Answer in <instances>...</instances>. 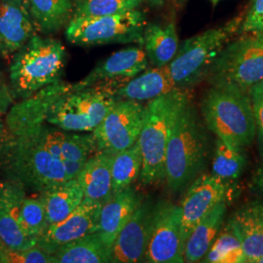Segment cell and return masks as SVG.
I'll return each mask as SVG.
<instances>
[{"label": "cell", "instance_id": "obj_1", "mask_svg": "<svg viewBox=\"0 0 263 263\" xmlns=\"http://www.w3.org/2000/svg\"><path fill=\"white\" fill-rule=\"evenodd\" d=\"M46 128L44 123L20 131L4 128L0 140V168L7 179L19 182L27 191L39 193L67 179L62 160L46 147Z\"/></svg>", "mask_w": 263, "mask_h": 263}, {"label": "cell", "instance_id": "obj_2", "mask_svg": "<svg viewBox=\"0 0 263 263\" xmlns=\"http://www.w3.org/2000/svg\"><path fill=\"white\" fill-rule=\"evenodd\" d=\"M208 137L189 97L179 108L166 151V179L170 190L179 193L197 178L207 161Z\"/></svg>", "mask_w": 263, "mask_h": 263}, {"label": "cell", "instance_id": "obj_3", "mask_svg": "<svg viewBox=\"0 0 263 263\" xmlns=\"http://www.w3.org/2000/svg\"><path fill=\"white\" fill-rule=\"evenodd\" d=\"M208 129L236 147L250 146L256 136L249 91L230 84H213L201 103Z\"/></svg>", "mask_w": 263, "mask_h": 263}, {"label": "cell", "instance_id": "obj_4", "mask_svg": "<svg viewBox=\"0 0 263 263\" xmlns=\"http://www.w3.org/2000/svg\"><path fill=\"white\" fill-rule=\"evenodd\" d=\"M66 48L51 37L34 34L14 55L9 68L11 94L25 100L61 81L66 66Z\"/></svg>", "mask_w": 263, "mask_h": 263}, {"label": "cell", "instance_id": "obj_5", "mask_svg": "<svg viewBox=\"0 0 263 263\" xmlns=\"http://www.w3.org/2000/svg\"><path fill=\"white\" fill-rule=\"evenodd\" d=\"M188 97L184 89L175 88L146 104L145 119L138 140L142 155L140 175L142 185H155L165 181L170 133L179 108Z\"/></svg>", "mask_w": 263, "mask_h": 263}, {"label": "cell", "instance_id": "obj_6", "mask_svg": "<svg viewBox=\"0 0 263 263\" xmlns=\"http://www.w3.org/2000/svg\"><path fill=\"white\" fill-rule=\"evenodd\" d=\"M237 17L219 28H211L183 41L168 67L176 88L185 89L207 77L216 58L228 40L240 30Z\"/></svg>", "mask_w": 263, "mask_h": 263}, {"label": "cell", "instance_id": "obj_7", "mask_svg": "<svg viewBox=\"0 0 263 263\" xmlns=\"http://www.w3.org/2000/svg\"><path fill=\"white\" fill-rule=\"evenodd\" d=\"M115 90L116 87L106 84L71 90L50 106L46 122L63 131L93 132L120 100Z\"/></svg>", "mask_w": 263, "mask_h": 263}, {"label": "cell", "instance_id": "obj_8", "mask_svg": "<svg viewBox=\"0 0 263 263\" xmlns=\"http://www.w3.org/2000/svg\"><path fill=\"white\" fill-rule=\"evenodd\" d=\"M145 17L140 10L102 17H73L66 28L67 40L78 46L142 43Z\"/></svg>", "mask_w": 263, "mask_h": 263}, {"label": "cell", "instance_id": "obj_9", "mask_svg": "<svg viewBox=\"0 0 263 263\" xmlns=\"http://www.w3.org/2000/svg\"><path fill=\"white\" fill-rule=\"evenodd\" d=\"M213 84H230L249 91L263 80V33L226 44L209 72Z\"/></svg>", "mask_w": 263, "mask_h": 263}, {"label": "cell", "instance_id": "obj_10", "mask_svg": "<svg viewBox=\"0 0 263 263\" xmlns=\"http://www.w3.org/2000/svg\"><path fill=\"white\" fill-rule=\"evenodd\" d=\"M239 187L236 181H226L213 174L199 175L187 186L179 205L181 209V231L185 245L188 235L216 205L233 202L238 196Z\"/></svg>", "mask_w": 263, "mask_h": 263}, {"label": "cell", "instance_id": "obj_11", "mask_svg": "<svg viewBox=\"0 0 263 263\" xmlns=\"http://www.w3.org/2000/svg\"><path fill=\"white\" fill-rule=\"evenodd\" d=\"M146 104L130 100H118L92 132L99 151L119 152L139 140L145 119Z\"/></svg>", "mask_w": 263, "mask_h": 263}, {"label": "cell", "instance_id": "obj_12", "mask_svg": "<svg viewBox=\"0 0 263 263\" xmlns=\"http://www.w3.org/2000/svg\"><path fill=\"white\" fill-rule=\"evenodd\" d=\"M181 209L169 201L155 204L151 237L144 262H184Z\"/></svg>", "mask_w": 263, "mask_h": 263}, {"label": "cell", "instance_id": "obj_13", "mask_svg": "<svg viewBox=\"0 0 263 263\" xmlns=\"http://www.w3.org/2000/svg\"><path fill=\"white\" fill-rule=\"evenodd\" d=\"M102 204L84 197L80 205L63 220L50 224L37 238L41 250L49 254L77 239L97 231Z\"/></svg>", "mask_w": 263, "mask_h": 263}, {"label": "cell", "instance_id": "obj_14", "mask_svg": "<svg viewBox=\"0 0 263 263\" xmlns=\"http://www.w3.org/2000/svg\"><path fill=\"white\" fill-rule=\"evenodd\" d=\"M147 66L148 60L144 50L138 47L125 48L106 58L83 79L72 84V91L100 84L111 85L118 88L144 71Z\"/></svg>", "mask_w": 263, "mask_h": 263}, {"label": "cell", "instance_id": "obj_15", "mask_svg": "<svg viewBox=\"0 0 263 263\" xmlns=\"http://www.w3.org/2000/svg\"><path fill=\"white\" fill-rule=\"evenodd\" d=\"M155 204L142 200L112 246V263L144 262L151 237Z\"/></svg>", "mask_w": 263, "mask_h": 263}, {"label": "cell", "instance_id": "obj_16", "mask_svg": "<svg viewBox=\"0 0 263 263\" xmlns=\"http://www.w3.org/2000/svg\"><path fill=\"white\" fill-rule=\"evenodd\" d=\"M35 33L28 0H0V56H13Z\"/></svg>", "mask_w": 263, "mask_h": 263}, {"label": "cell", "instance_id": "obj_17", "mask_svg": "<svg viewBox=\"0 0 263 263\" xmlns=\"http://www.w3.org/2000/svg\"><path fill=\"white\" fill-rule=\"evenodd\" d=\"M26 196L27 190L19 182L8 179L0 182V239L18 250L37 244V239L25 235L20 226V210Z\"/></svg>", "mask_w": 263, "mask_h": 263}, {"label": "cell", "instance_id": "obj_18", "mask_svg": "<svg viewBox=\"0 0 263 263\" xmlns=\"http://www.w3.org/2000/svg\"><path fill=\"white\" fill-rule=\"evenodd\" d=\"M72 90V84L59 81L41 89L28 99L10 107L6 113L5 130L20 131L46 122L50 106L57 100Z\"/></svg>", "mask_w": 263, "mask_h": 263}, {"label": "cell", "instance_id": "obj_19", "mask_svg": "<svg viewBox=\"0 0 263 263\" xmlns=\"http://www.w3.org/2000/svg\"><path fill=\"white\" fill-rule=\"evenodd\" d=\"M143 197L131 186L114 194L112 198L102 206L97 231L105 244L112 247L117 236L130 219Z\"/></svg>", "mask_w": 263, "mask_h": 263}, {"label": "cell", "instance_id": "obj_20", "mask_svg": "<svg viewBox=\"0 0 263 263\" xmlns=\"http://www.w3.org/2000/svg\"><path fill=\"white\" fill-rule=\"evenodd\" d=\"M116 152L98 151L86 161L77 179L84 197L104 205L113 196L111 167Z\"/></svg>", "mask_w": 263, "mask_h": 263}, {"label": "cell", "instance_id": "obj_21", "mask_svg": "<svg viewBox=\"0 0 263 263\" xmlns=\"http://www.w3.org/2000/svg\"><path fill=\"white\" fill-rule=\"evenodd\" d=\"M240 236L246 262L263 256V202L252 201L239 208L230 218Z\"/></svg>", "mask_w": 263, "mask_h": 263}, {"label": "cell", "instance_id": "obj_22", "mask_svg": "<svg viewBox=\"0 0 263 263\" xmlns=\"http://www.w3.org/2000/svg\"><path fill=\"white\" fill-rule=\"evenodd\" d=\"M175 88L168 66H154L119 86L115 95L122 100L143 103L169 93Z\"/></svg>", "mask_w": 263, "mask_h": 263}, {"label": "cell", "instance_id": "obj_23", "mask_svg": "<svg viewBox=\"0 0 263 263\" xmlns=\"http://www.w3.org/2000/svg\"><path fill=\"white\" fill-rule=\"evenodd\" d=\"M227 204L220 203L194 226L184 245V262H199L206 255L224 223Z\"/></svg>", "mask_w": 263, "mask_h": 263}, {"label": "cell", "instance_id": "obj_24", "mask_svg": "<svg viewBox=\"0 0 263 263\" xmlns=\"http://www.w3.org/2000/svg\"><path fill=\"white\" fill-rule=\"evenodd\" d=\"M46 213L48 226L66 218L80 205L84 192L77 178L66 179L38 193Z\"/></svg>", "mask_w": 263, "mask_h": 263}, {"label": "cell", "instance_id": "obj_25", "mask_svg": "<svg viewBox=\"0 0 263 263\" xmlns=\"http://www.w3.org/2000/svg\"><path fill=\"white\" fill-rule=\"evenodd\" d=\"M54 263H109L112 247L104 243L98 231L60 248L52 254Z\"/></svg>", "mask_w": 263, "mask_h": 263}, {"label": "cell", "instance_id": "obj_26", "mask_svg": "<svg viewBox=\"0 0 263 263\" xmlns=\"http://www.w3.org/2000/svg\"><path fill=\"white\" fill-rule=\"evenodd\" d=\"M142 44L148 63L153 66H168L179 49V36L176 26L149 25L142 34Z\"/></svg>", "mask_w": 263, "mask_h": 263}, {"label": "cell", "instance_id": "obj_27", "mask_svg": "<svg viewBox=\"0 0 263 263\" xmlns=\"http://www.w3.org/2000/svg\"><path fill=\"white\" fill-rule=\"evenodd\" d=\"M36 31L51 34L65 27L73 10L72 0H28Z\"/></svg>", "mask_w": 263, "mask_h": 263}, {"label": "cell", "instance_id": "obj_28", "mask_svg": "<svg viewBox=\"0 0 263 263\" xmlns=\"http://www.w3.org/2000/svg\"><path fill=\"white\" fill-rule=\"evenodd\" d=\"M142 155L138 141L129 148L116 152L111 167L113 195L133 186L140 179Z\"/></svg>", "mask_w": 263, "mask_h": 263}, {"label": "cell", "instance_id": "obj_29", "mask_svg": "<svg viewBox=\"0 0 263 263\" xmlns=\"http://www.w3.org/2000/svg\"><path fill=\"white\" fill-rule=\"evenodd\" d=\"M244 148L236 147L216 139L212 174L226 181H237L247 167Z\"/></svg>", "mask_w": 263, "mask_h": 263}, {"label": "cell", "instance_id": "obj_30", "mask_svg": "<svg viewBox=\"0 0 263 263\" xmlns=\"http://www.w3.org/2000/svg\"><path fill=\"white\" fill-rule=\"evenodd\" d=\"M202 262H246L242 243L238 231L231 219L216 236Z\"/></svg>", "mask_w": 263, "mask_h": 263}, {"label": "cell", "instance_id": "obj_31", "mask_svg": "<svg viewBox=\"0 0 263 263\" xmlns=\"http://www.w3.org/2000/svg\"><path fill=\"white\" fill-rule=\"evenodd\" d=\"M142 0H80L73 17H102L128 13L141 6Z\"/></svg>", "mask_w": 263, "mask_h": 263}, {"label": "cell", "instance_id": "obj_32", "mask_svg": "<svg viewBox=\"0 0 263 263\" xmlns=\"http://www.w3.org/2000/svg\"><path fill=\"white\" fill-rule=\"evenodd\" d=\"M20 226L24 234L29 238H36L47 228L45 208L37 198L25 197L20 210Z\"/></svg>", "mask_w": 263, "mask_h": 263}, {"label": "cell", "instance_id": "obj_33", "mask_svg": "<svg viewBox=\"0 0 263 263\" xmlns=\"http://www.w3.org/2000/svg\"><path fill=\"white\" fill-rule=\"evenodd\" d=\"M99 151L98 143L92 132L64 131L62 139V160L86 162Z\"/></svg>", "mask_w": 263, "mask_h": 263}, {"label": "cell", "instance_id": "obj_34", "mask_svg": "<svg viewBox=\"0 0 263 263\" xmlns=\"http://www.w3.org/2000/svg\"><path fill=\"white\" fill-rule=\"evenodd\" d=\"M0 263H54V257L37 246L18 250L10 248L0 239Z\"/></svg>", "mask_w": 263, "mask_h": 263}, {"label": "cell", "instance_id": "obj_35", "mask_svg": "<svg viewBox=\"0 0 263 263\" xmlns=\"http://www.w3.org/2000/svg\"><path fill=\"white\" fill-rule=\"evenodd\" d=\"M249 94L254 111L259 151L263 157V80L254 85L249 90Z\"/></svg>", "mask_w": 263, "mask_h": 263}, {"label": "cell", "instance_id": "obj_36", "mask_svg": "<svg viewBox=\"0 0 263 263\" xmlns=\"http://www.w3.org/2000/svg\"><path fill=\"white\" fill-rule=\"evenodd\" d=\"M240 30L243 32H262L263 0H254L247 17L242 21Z\"/></svg>", "mask_w": 263, "mask_h": 263}, {"label": "cell", "instance_id": "obj_37", "mask_svg": "<svg viewBox=\"0 0 263 263\" xmlns=\"http://www.w3.org/2000/svg\"><path fill=\"white\" fill-rule=\"evenodd\" d=\"M64 131L59 128H46L45 144L48 151L57 159L62 160V139Z\"/></svg>", "mask_w": 263, "mask_h": 263}, {"label": "cell", "instance_id": "obj_38", "mask_svg": "<svg viewBox=\"0 0 263 263\" xmlns=\"http://www.w3.org/2000/svg\"><path fill=\"white\" fill-rule=\"evenodd\" d=\"M64 168L66 171L67 179H76L84 167L86 162L72 161V160H62Z\"/></svg>", "mask_w": 263, "mask_h": 263}, {"label": "cell", "instance_id": "obj_39", "mask_svg": "<svg viewBox=\"0 0 263 263\" xmlns=\"http://www.w3.org/2000/svg\"><path fill=\"white\" fill-rule=\"evenodd\" d=\"M13 102L14 98L9 89L3 85H0V115L8 112Z\"/></svg>", "mask_w": 263, "mask_h": 263}, {"label": "cell", "instance_id": "obj_40", "mask_svg": "<svg viewBox=\"0 0 263 263\" xmlns=\"http://www.w3.org/2000/svg\"><path fill=\"white\" fill-rule=\"evenodd\" d=\"M254 184L263 192V167L257 171L254 180Z\"/></svg>", "mask_w": 263, "mask_h": 263}, {"label": "cell", "instance_id": "obj_41", "mask_svg": "<svg viewBox=\"0 0 263 263\" xmlns=\"http://www.w3.org/2000/svg\"><path fill=\"white\" fill-rule=\"evenodd\" d=\"M145 1H147L152 6H156V7H161V6H163V5H165L166 3H168V2H171V1H174V2H177V1H179V0H145Z\"/></svg>", "mask_w": 263, "mask_h": 263}, {"label": "cell", "instance_id": "obj_42", "mask_svg": "<svg viewBox=\"0 0 263 263\" xmlns=\"http://www.w3.org/2000/svg\"><path fill=\"white\" fill-rule=\"evenodd\" d=\"M3 132H4V124L1 120V117H0V140L2 138V135H3Z\"/></svg>", "mask_w": 263, "mask_h": 263}, {"label": "cell", "instance_id": "obj_43", "mask_svg": "<svg viewBox=\"0 0 263 263\" xmlns=\"http://www.w3.org/2000/svg\"><path fill=\"white\" fill-rule=\"evenodd\" d=\"M256 263H263V256H261L260 258H258V259H257V261H256Z\"/></svg>", "mask_w": 263, "mask_h": 263}, {"label": "cell", "instance_id": "obj_44", "mask_svg": "<svg viewBox=\"0 0 263 263\" xmlns=\"http://www.w3.org/2000/svg\"><path fill=\"white\" fill-rule=\"evenodd\" d=\"M210 1H212V2H213L215 5H216V3H217L219 0H210Z\"/></svg>", "mask_w": 263, "mask_h": 263}]
</instances>
